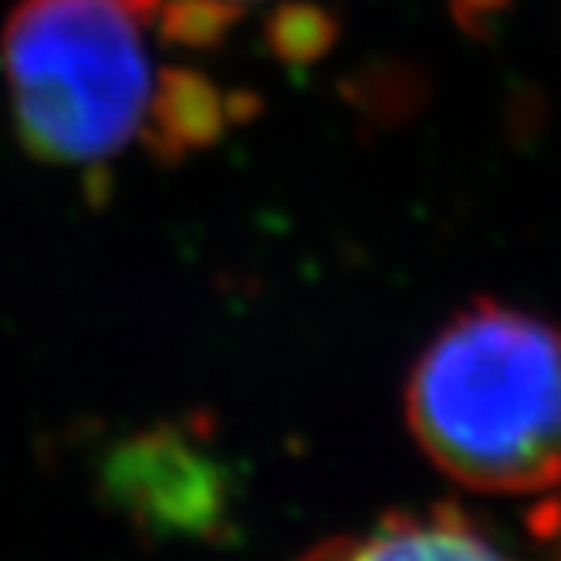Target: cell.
<instances>
[{
    "label": "cell",
    "mask_w": 561,
    "mask_h": 561,
    "mask_svg": "<svg viewBox=\"0 0 561 561\" xmlns=\"http://www.w3.org/2000/svg\"><path fill=\"white\" fill-rule=\"evenodd\" d=\"M163 0H21L0 37L21 146L48 167L102 170L146 146L183 156L227 112L207 78L159 68Z\"/></svg>",
    "instance_id": "1"
},
{
    "label": "cell",
    "mask_w": 561,
    "mask_h": 561,
    "mask_svg": "<svg viewBox=\"0 0 561 561\" xmlns=\"http://www.w3.org/2000/svg\"><path fill=\"white\" fill-rule=\"evenodd\" d=\"M407 423L433 467L484 494H538L561 480V329L477 301L423 348Z\"/></svg>",
    "instance_id": "2"
},
{
    "label": "cell",
    "mask_w": 561,
    "mask_h": 561,
    "mask_svg": "<svg viewBox=\"0 0 561 561\" xmlns=\"http://www.w3.org/2000/svg\"><path fill=\"white\" fill-rule=\"evenodd\" d=\"M102 488L152 535L210 538L230 514L227 470L204 439L180 426H156L112 447Z\"/></svg>",
    "instance_id": "3"
},
{
    "label": "cell",
    "mask_w": 561,
    "mask_h": 561,
    "mask_svg": "<svg viewBox=\"0 0 561 561\" xmlns=\"http://www.w3.org/2000/svg\"><path fill=\"white\" fill-rule=\"evenodd\" d=\"M298 561H514L473 520L447 504L396 511L363 531L339 535Z\"/></svg>",
    "instance_id": "4"
},
{
    "label": "cell",
    "mask_w": 561,
    "mask_h": 561,
    "mask_svg": "<svg viewBox=\"0 0 561 561\" xmlns=\"http://www.w3.org/2000/svg\"><path fill=\"white\" fill-rule=\"evenodd\" d=\"M261 4V0H163L159 24L167 42L173 45H210L233 24L240 11Z\"/></svg>",
    "instance_id": "5"
},
{
    "label": "cell",
    "mask_w": 561,
    "mask_h": 561,
    "mask_svg": "<svg viewBox=\"0 0 561 561\" xmlns=\"http://www.w3.org/2000/svg\"><path fill=\"white\" fill-rule=\"evenodd\" d=\"M538 531L545 535V541L554 551V561H561V504H548L538 514Z\"/></svg>",
    "instance_id": "6"
}]
</instances>
